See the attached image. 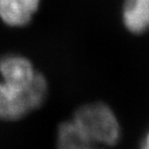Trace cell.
Masks as SVG:
<instances>
[{"label":"cell","mask_w":149,"mask_h":149,"mask_svg":"<svg viewBox=\"0 0 149 149\" xmlns=\"http://www.w3.org/2000/svg\"><path fill=\"white\" fill-rule=\"evenodd\" d=\"M81 136L96 146L112 148L120 141L122 124L111 105L102 101L87 102L70 118Z\"/></svg>","instance_id":"cell-1"},{"label":"cell","mask_w":149,"mask_h":149,"mask_svg":"<svg viewBox=\"0 0 149 149\" xmlns=\"http://www.w3.org/2000/svg\"><path fill=\"white\" fill-rule=\"evenodd\" d=\"M49 96V82L40 72L26 90H18L0 81V122L15 123L40 109Z\"/></svg>","instance_id":"cell-2"},{"label":"cell","mask_w":149,"mask_h":149,"mask_svg":"<svg viewBox=\"0 0 149 149\" xmlns=\"http://www.w3.org/2000/svg\"><path fill=\"white\" fill-rule=\"evenodd\" d=\"M39 73L33 62L23 54L11 52L0 56V81L13 88L30 87Z\"/></svg>","instance_id":"cell-3"},{"label":"cell","mask_w":149,"mask_h":149,"mask_svg":"<svg viewBox=\"0 0 149 149\" xmlns=\"http://www.w3.org/2000/svg\"><path fill=\"white\" fill-rule=\"evenodd\" d=\"M41 3L42 0H0V22L11 29L28 27Z\"/></svg>","instance_id":"cell-4"},{"label":"cell","mask_w":149,"mask_h":149,"mask_svg":"<svg viewBox=\"0 0 149 149\" xmlns=\"http://www.w3.org/2000/svg\"><path fill=\"white\" fill-rule=\"evenodd\" d=\"M120 20L125 30L133 36L149 32V0H123Z\"/></svg>","instance_id":"cell-5"},{"label":"cell","mask_w":149,"mask_h":149,"mask_svg":"<svg viewBox=\"0 0 149 149\" xmlns=\"http://www.w3.org/2000/svg\"><path fill=\"white\" fill-rule=\"evenodd\" d=\"M55 149H111L96 146L83 138L71 119H66L56 128Z\"/></svg>","instance_id":"cell-6"},{"label":"cell","mask_w":149,"mask_h":149,"mask_svg":"<svg viewBox=\"0 0 149 149\" xmlns=\"http://www.w3.org/2000/svg\"><path fill=\"white\" fill-rule=\"evenodd\" d=\"M139 149H149V130L146 133V135H145L143 140H141Z\"/></svg>","instance_id":"cell-7"}]
</instances>
